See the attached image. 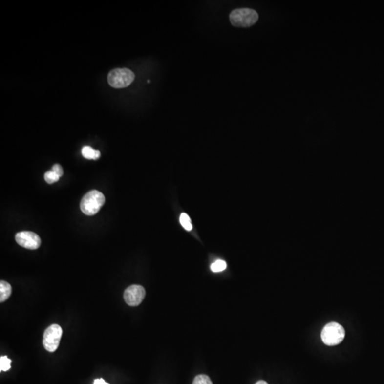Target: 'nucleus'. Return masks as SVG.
Masks as SVG:
<instances>
[{"label": "nucleus", "mask_w": 384, "mask_h": 384, "mask_svg": "<svg viewBox=\"0 0 384 384\" xmlns=\"http://www.w3.org/2000/svg\"><path fill=\"white\" fill-rule=\"evenodd\" d=\"M193 384H213L208 376L201 374L196 376L193 379Z\"/></svg>", "instance_id": "4468645a"}, {"label": "nucleus", "mask_w": 384, "mask_h": 384, "mask_svg": "<svg viewBox=\"0 0 384 384\" xmlns=\"http://www.w3.org/2000/svg\"><path fill=\"white\" fill-rule=\"evenodd\" d=\"M59 179H60V177H59L55 172H54L52 170L45 173L44 179L48 184H51L55 183V182L59 181Z\"/></svg>", "instance_id": "ddd939ff"}, {"label": "nucleus", "mask_w": 384, "mask_h": 384, "mask_svg": "<svg viewBox=\"0 0 384 384\" xmlns=\"http://www.w3.org/2000/svg\"><path fill=\"white\" fill-rule=\"evenodd\" d=\"M10 284L6 281L0 282V302H4L10 297L12 291Z\"/></svg>", "instance_id": "6e6552de"}, {"label": "nucleus", "mask_w": 384, "mask_h": 384, "mask_svg": "<svg viewBox=\"0 0 384 384\" xmlns=\"http://www.w3.org/2000/svg\"><path fill=\"white\" fill-rule=\"evenodd\" d=\"M146 292L141 285H132L128 287L124 293V299L131 307H136L144 299Z\"/></svg>", "instance_id": "423d86ee"}, {"label": "nucleus", "mask_w": 384, "mask_h": 384, "mask_svg": "<svg viewBox=\"0 0 384 384\" xmlns=\"http://www.w3.org/2000/svg\"><path fill=\"white\" fill-rule=\"evenodd\" d=\"M93 384H109L107 383V382H106V381H105L104 379H96V380L94 381V382H93Z\"/></svg>", "instance_id": "dca6fc26"}, {"label": "nucleus", "mask_w": 384, "mask_h": 384, "mask_svg": "<svg viewBox=\"0 0 384 384\" xmlns=\"http://www.w3.org/2000/svg\"><path fill=\"white\" fill-rule=\"evenodd\" d=\"M106 201L104 195L101 192L92 190L83 197L81 201V209L84 214L93 216L96 214Z\"/></svg>", "instance_id": "f03ea898"}, {"label": "nucleus", "mask_w": 384, "mask_h": 384, "mask_svg": "<svg viewBox=\"0 0 384 384\" xmlns=\"http://www.w3.org/2000/svg\"><path fill=\"white\" fill-rule=\"evenodd\" d=\"M258 19L257 12L250 8L234 9L229 15L231 24L238 28L251 27L257 22Z\"/></svg>", "instance_id": "f257e3e1"}, {"label": "nucleus", "mask_w": 384, "mask_h": 384, "mask_svg": "<svg viewBox=\"0 0 384 384\" xmlns=\"http://www.w3.org/2000/svg\"><path fill=\"white\" fill-rule=\"evenodd\" d=\"M256 384H268L266 382H265V381H258V382H257V383H256Z\"/></svg>", "instance_id": "f3484780"}, {"label": "nucleus", "mask_w": 384, "mask_h": 384, "mask_svg": "<svg viewBox=\"0 0 384 384\" xmlns=\"http://www.w3.org/2000/svg\"><path fill=\"white\" fill-rule=\"evenodd\" d=\"M15 240L20 246L26 249H37L40 247L42 243L40 237L35 233L32 232L17 233L15 235Z\"/></svg>", "instance_id": "0eeeda50"}, {"label": "nucleus", "mask_w": 384, "mask_h": 384, "mask_svg": "<svg viewBox=\"0 0 384 384\" xmlns=\"http://www.w3.org/2000/svg\"><path fill=\"white\" fill-rule=\"evenodd\" d=\"M51 170H52L54 172H55L56 174L59 176V177H62V176H63V168H62V167L60 165H59V164H56V165H54V166L52 167Z\"/></svg>", "instance_id": "2eb2a0df"}, {"label": "nucleus", "mask_w": 384, "mask_h": 384, "mask_svg": "<svg viewBox=\"0 0 384 384\" xmlns=\"http://www.w3.org/2000/svg\"><path fill=\"white\" fill-rule=\"evenodd\" d=\"M226 267H227V264H226V261L223 260H217L216 262L212 263L211 265V270L213 273L222 272L226 269Z\"/></svg>", "instance_id": "9d476101"}, {"label": "nucleus", "mask_w": 384, "mask_h": 384, "mask_svg": "<svg viewBox=\"0 0 384 384\" xmlns=\"http://www.w3.org/2000/svg\"><path fill=\"white\" fill-rule=\"evenodd\" d=\"M321 340L327 346H335L344 340L345 330L341 324L330 322L326 324L321 331Z\"/></svg>", "instance_id": "7ed1b4c3"}, {"label": "nucleus", "mask_w": 384, "mask_h": 384, "mask_svg": "<svg viewBox=\"0 0 384 384\" xmlns=\"http://www.w3.org/2000/svg\"><path fill=\"white\" fill-rule=\"evenodd\" d=\"M179 221H180V224H182L185 230L188 231V232L192 230V228L193 227H192L191 219H190V216L187 213H182L180 215Z\"/></svg>", "instance_id": "9b49d317"}, {"label": "nucleus", "mask_w": 384, "mask_h": 384, "mask_svg": "<svg viewBox=\"0 0 384 384\" xmlns=\"http://www.w3.org/2000/svg\"><path fill=\"white\" fill-rule=\"evenodd\" d=\"M135 79V73L126 68L112 70L107 76L108 84L115 88H126L133 82Z\"/></svg>", "instance_id": "20e7f679"}, {"label": "nucleus", "mask_w": 384, "mask_h": 384, "mask_svg": "<svg viewBox=\"0 0 384 384\" xmlns=\"http://www.w3.org/2000/svg\"><path fill=\"white\" fill-rule=\"evenodd\" d=\"M82 155L87 160H97L101 157V152L98 150H95L91 147L85 146L82 149Z\"/></svg>", "instance_id": "1a4fd4ad"}, {"label": "nucleus", "mask_w": 384, "mask_h": 384, "mask_svg": "<svg viewBox=\"0 0 384 384\" xmlns=\"http://www.w3.org/2000/svg\"><path fill=\"white\" fill-rule=\"evenodd\" d=\"M11 363H12V360L9 359L7 356L0 357V371H8L11 368Z\"/></svg>", "instance_id": "f8f14e48"}, {"label": "nucleus", "mask_w": 384, "mask_h": 384, "mask_svg": "<svg viewBox=\"0 0 384 384\" xmlns=\"http://www.w3.org/2000/svg\"><path fill=\"white\" fill-rule=\"evenodd\" d=\"M63 330L59 324L49 326L43 334V345L48 352H54L59 347Z\"/></svg>", "instance_id": "39448f33"}]
</instances>
